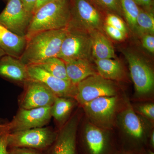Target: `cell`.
<instances>
[{
	"instance_id": "44dd1931",
	"label": "cell",
	"mask_w": 154,
	"mask_h": 154,
	"mask_svg": "<svg viewBox=\"0 0 154 154\" xmlns=\"http://www.w3.org/2000/svg\"><path fill=\"white\" fill-rule=\"evenodd\" d=\"M37 66L46 71L66 81H69L67 75L66 66L64 61L58 57L50 58L37 64Z\"/></svg>"
},
{
	"instance_id": "f1b7e54d",
	"label": "cell",
	"mask_w": 154,
	"mask_h": 154,
	"mask_svg": "<svg viewBox=\"0 0 154 154\" xmlns=\"http://www.w3.org/2000/svg\"><path fill=\"white\" fill-rule=\"evenodd\" d=\"M143 46L149 52H154V36L152 34H145L142 36Z\"/></svg>"
},
{
	"instance_id": "9c48e42d",
	"label": "cell",
	"mask_w": 154,
	"mask_h": 154,
	"mask_svg": "<svg viewBox=\"0 0 154 154\" xmlns=\"http://www.w3.org/2000/svg\"><path fill=\"white\" fill-rule=\"evenodd\" d=\"M51 107L33 109L21 108L11 122H7L10 133L42 127L51 119Z\"/></svg>"
},
{
	"instance_id": "d6a6232c",
	"label": "cell",
	"mask_w": 154,
	"mask_h": 154,
	"mask_svg": "<svg viewBox=\"0 0 154 154\" xmlns=\"http://www.w3.org/2000/svg\"><path fill=\"white\" fill-rule=\"evenodd\" d=\"M53 1H54V0H37L35 12L37 9L39 8L40 7H41L43 5Z\"/></svg>"
},
{
	"instance_id": "3957f363",
	"label": "cell",
	"mask_w": 154,
	"mask_h": 154,
	"mask_svg": "<svg viewBox=\"0 0 154 154\" xmlns=\"http://www.w3.org/2000/svg\"><path fill=\"white\" fill-rule=\"evenodd\" d=\"M92 57L91 39L89 32L69 25L57 57L65 61L76 59L90 61Z\"/></svg>"
},
{
	"instance_id": "d6986e66",
	"label": "cell",
	"mask_w": 154,
	"mask_h": 154,
	"mask_svg": "<svg viewBox=\"0 0 154 154\" xmlns=\"http://www.w3.org/2000/svg\"><path fill=\"white\" fill-rule=\"evenodd\" d=\"M98 74L106 79L119 80L123 76L122 66L114 59L95 60Z\"/></svg>"
},
{
	"instance_id": "5bb4252c",
	"label": "cell",
	"mask_w": 154,
	"mask_h": 154,
	"mask_svg": "<svg viewBox=\"0 0 154 154\" xmlns=\"http://www.w3.org/2000/svg\"><path fill=\"white\" fill-rule=\"evenodd\" d=\"M0 77L25 83L28 80L27 66L19 59L5 55L0 59Z\"/></svg>"
},
{
	"instance_id": "ffe728a7",
	"label": "cell",
	"mask_w": 154,
	"mask_h": 154,
	"mask_svg": "<svg viewBox=\"0 0 154 154\" xmlns=\"http://www.w3.org/2000/svg\"><path fill=\"white\" fill-rule=\"evenodd\" d=\"M139 13L137 19L135 32L141 36L154 33L153 8H143L139 7Z\"/></svg>"
},
{
	"instance_id": "4316f807",
	"label": "cell",
	"mask_w": 154,
	"mask_h": 154,
	"mask_svg": "<svg viewBox=\"0 0 154 154\" xmlns=\"http://www.w3.org/2000/svg\"><path fill=\"white\" fill-rule=\"evenodd\" d=\"M104 28L106 33L111 38L114 40H117V41H122V40H124L126 37V33H124L116 28H113V27L106 25V24L104 25Z\"/></svg>"
},
{
	"instance_id": "4dcf8cb0",
	"label": "cell",
	"mask_w": 154,
	"mask_h": 154,
	"mask_svg": "<svg viewBox=\"0 0 154 154\" xmlns=\"http://www.w3.org/2000/svg\"><path fill=\"white\" fill-rule=\"evenodd\" d=\"M26 11L33 16L35 12L37 0H21Z\"/></svg>"
},
{
	"instance_id": "ba28073f",
	"label": "cell",
	"mask_w": 154,
	"mask_h": 154,
	"mask_svg": "<svg viewBox=\"0 0 154 154\" xmlns=\"http://www.w3.org/2000/svg\"><path fill=\"white\" fill-rule=\"evenodd\" d=\"M128 66L131 76L138 94L149 93L153 88V72L148 64L135 53L128 50L123 51Z\"/></svg>"
},
{
	"instance_id": "8992f818",
	"label": "cell",
	"mask_w": 154,
	"mask_h": 154,
	"mask_svg": "<svg viewBox=\"0 0 154 154\" xmlns=\"http://www.w3.org/2000/svg\"><path fill=\"white\" fill-rule=\"evenodd\" d=\"M76 88L75 98L83 105L96 98L115 96L116 94L115 86L112 82L98 74L81 81L76 85Z\"/></svg>"
},
{
	"instance_id": "1f68e13d",
	"label": "cell",
	"mask_w": 154,
	"mask_h": 154,
	"mask_svg": "<svg viewBox=\"0 0 154 154\" xmlns=\"http://www.w3.org/2000/svg\"><path fill=\"white\" fill-rule=\"evenodd\" d=\"M134 1L138 6H140L142 8L148 9L153 8V0H134Z\"/></svg>"
},
{
	"instance_id": "4fadbf2b",
	"label": "cell",
	"mask_w": 154,
	"mask_h": 154,
	"mask_svg": "<svg viewBox=\"0 0 154 154\" xmlns=\"http://www.w3.org/2000/svg\"><path fill=\"white\" fill-rule=\"evenodd\" d=\"M117 97L103 96L84 104L87 115L95 122L106 124L112 120L115 113Z\"/></svg>"
},
{
	"instance_id": "603a6c76",
	"label": "cell",
	"mask_w": 154,
	"mask_h": 154,
	"mask_svg": "<svg viewBox=\"0 0 154 154\" xmlns=\"http://www.w3.org/2000/svg\"><path fill=\"white\" fill-rule=\"evenodd\" d=\"M122 15L130 28L135 31L137 19L139 13V7L134 0H120Z\"/></svg>"
},
{
	"instance_id": "9a60e30c",
	"label": "cell",
	"mask_w": 154,
	"mask_h": 154,
	"mask_svg": "<svg viewBox=\"0 0 154 154\" xmlns=\"http://www.w3.org/2000/svg\"><path fill=\"white\" fill-rule=\"evenodd\" d=\"M27 42L26 37L15 34L0 24V48L6 55L20 58Z\"/></svg>"
},
{
	"instance_id": "7402d4cb",
	"label": "cell",
	"mask_w": 154,
	"mask_h": 154,
	"mask_svg": "<svg viewBox=\"0 0 154 154\" xmlns=\"http://www.w3.org/2000/svg\"><path fill=\"white\" fill-rule=\"evenodd\" d=\"M74 106V102L69 98L57 97L51 107V116L57 122H63Z\"/></svg>"
},
{
	"instance_id": "8fae6325",
	"label": "cell",
	"mask_w": 154,
	"mask_h": 154,
	"mask_svg": "<svg viewBox=\"0 0 154 154\" xmlns=\"http://www.w3.org/2000/svg\"><path fill=\"white\" fill-rule=\"evenodd\" d=\"M20 102L21 108L33 109L51 107L57 96L42 83L28 79Z\"/></svg>"
},
{
	"instance_id": "30bf717a",
	"label": "cell",
	"mask_w": 154,
	"mask_h": 154,
	"mask_svg": "<svg viewBox=\"0 0 154 154\" xmlns=\"http://www.w3.org/2000/svg\"><path fill=\"white\" fill-rule=\"evenodd\" d=\"M28 79L42 83L57 97L75 98L76 85L70 81L58 78L36 65L27 66Z\"/></svg>"
},
{
	"instance_id": "836d02e7",
	"label": "cell",
	"mask_w": 154,
	"mask_h": 154,
	"mask_svg": "<svg viewBox=\"0 0 154 154\" xmlns=\"http://www.w3.org/2000/svg\"><path fill=\"white\" fill-rule=\"evenodd\" d=\"M117 154H134L132 153H131L129 152H124V153H118ZM143 154H154L153 151H152L151 150H149L148 151H147L146 152H145Z\"/></svg>"
},
{
	"instance_id": "6da1fadb",
	"label": "cell",
	"mask_w": 154,
	"mask_h": 154,
	"mask_svg": "<svg viewBox=\"0 0 154 154\" xmlns=\"http://www.w3.org/2000/svg\"><path fill=\"white\" fill-rule=\"evenodd\" d=\"M66 32L67 28L33 34L27 39L25 50L19 59L29 66L37 64L50 58L57 57Z\"/></svg>"
},
{
	"instance_id": "d4e9b609",
	"label": "cell",
	"mask_w": 154,
	"mask_h": 154,
	"mask_svg": "<svg viewBox=\"0 0 154 154\" xmlns=\"http://www.w3.org/2000/svg\"><path fill=\"white\" fill-rule=\"evenodd\" d=\"M105 23L106 25L116 28L126 34L127 33V28L124 21L116 14L108 13L105 18Z\"/></svg>"
},
{
	"instance_id": "ac0fdd59",
	"label": "cell",
	"mask_w": 154,
	"mask_h": 154,
	"mask_svg": "<svg viewBox=\"0 0 154 154\" xmlns=\"http://www.w3.org/2000/svg\"><path fill=\"white\" fill-rule=\"evenodd\" d=\"M122 123L127 133L135 141L143 142V126L140 119L130 106H128L122 113Z\"/></svg>"
},
{
	"instance_id": "f546056e",
	"label": "cell",
	"mask_w": 154,
	"mask_h": 154,
	"mask_svg": "<svg viewBox=\"0 0 154 154\" xmlns=\"http://www.w3.org/2000/svg\"><path fill=\"white\" fill-rule=\"evenodd\" d=\"M138 110L144 115L151 119H154V105L153 104H146L140 106Z\"/></svg>"
},
{
	"instance_id": "cb8c5ba5",
	"label": "cell",
	"mask_w": 154,
	"mask_h": 154,
	"mask_svg": "<svg viewBox=\"0 0 154 154\" xmlns=\"http://www.w3.org/2000/svg\"><path fill=\"white\" fill-rule=\"evenodd\" d=\"M100 8L108 13L122 15L120 0H91Z\"/></svg>"
},
{
	"instance_id": "277c9868",
	"label": "cell",
	"mask_w": 154,
	"mask_h": 154,
	"mask_svg": "<svg viewBox=\"0 0 154 154\" xmlns=\"http://www.w3.org/2000/svg\"><path fill=\"white\" fill-rule=\"evenodd\" d=\"M57 134L44 126L11 133L8 137V148H29L44 152L54 142Z\"/></svg>"
},
{
	"instance_id": "7a4b0ae2",
	"label": "cell",
	"mask_w": 154,
	"mask_h": 154,
	"mask_svg": "<svg viewBox=\"0 0 154 154\" xmlns=\"http://www.w3.org/2000/svg\"><path fill=\"white\" fill-rule=\"evenodd\" d=\"M71 17L70 0H54L46 3L34 12L25 37L27 39L42 31L67 28Z\"/></svg>"
},
{
	"instance_id": "484cf974",
	"label": "cell",
	"mask_w": 154,
	"mask_h": 154,
	"mask_svg": "<svg viewBox=\"0 0 154 154\" xmlns=\"http://www.w3.org/2000/svg\"><path fill=\"white\" fill-rule=\"evenodd\" d=\"M9 134L7 122H0V154H8V140Z\"/></svg>"
},
{
	"instance_id": "e575fe53",
	"label": "cell",
	"mask_w": 154,
	"mask_h": 154,
	"mask_svg": "<svg viewBox=\"0 0 154 154\" xmlns=\"http://www.w3.org/2000/svg\"><path fill=\"white\" fill-rule=\"evenodd\" d=\"M6 55L5 53L4 52V51L0 48V59H1V58L3 57L4 56Z\"/></svg>"
},
{
	"instance_id": "2e32d148",
	"label": "cell",
	"mask_w": 154,
	"mask_h": 154,
	"mask_svg": "<svg viewBox=\"0 0 154 154\" xmlns=\"http://www.w3.org/2000/svg\"><path fill=\"white\" fill-rule=\"evenodd\" d=\"M91 39L92 57L95 60L115 59V51L111 42L100 30L89 32Z\"/></svg>"
},
{
	"instance_id": "83f0119b",
	"label": "cell",
	"mask_w": 154,
	"mask_h": 154,
	"mask_svg": "<svg viewBox=\"0 0 154 154\" xmlns=\"http://www.w3.org/2000/svg\"><path fill=\"white\" fill-rule=\"evenodd\" d=\"M8 154H44L43 152L36 149L25 147L8 148Z\"/></svg>"
},
{
	"instance_id": "e0dca14e",
	"label": "cell",
	"mask_w": 154,
	"mask_h": 154,
	"mask_svg": "<svg viewBox=\"0 0 154 154\" xmlns=\"http://www.w3.org/2000/svg\"><path fill=\"white\" fill-rule=\"evenodd\" d=\"M69 80L76 85L91 76L97 74L90 61L86 60H71L64 61Z\"/></svg>"
},
{
	"instance_id": "7c38bea8",
	"label": "cell",
	"mask_w": 154,
	"mask_h": 154,
	"mask_svg": "<svg viewBox=\"0 0 154 154\" xmlns=\"http://www.w3.org/2000/svg\"><path fill=\"white\" fill-rule=\"evenodd\" d=\"M78 119L73 117L57 133L51 146L44 154H78L77 148Z\"/></svg>"
},
{
	"instance_id": "52a82bcc",
	"label": "cell",
	"mask_w": 154,
	"mask_h": 154,
	"mask_svg": "<svg viewBox=\"0 0 154 154\" xmlns=\"http://www.w3.org/2000/svg\"><path fill=\"white\" fill-rule=\"evenodd\" d=\"M32 17L21 0H8L5 8L0 14V24L15 34L25 37Z\"/></svg>"
},
{
	"instance_id": "5b68a950",
	"label": "cell",
	"mask_w": 154,
	"mask_h": 154,
	"mask_svg": "<svg viewBox=\"0 0 154 154\" xmlns=\"http://www.w3.org/2000/svg\"><path fill=\"white\" fill-rule=\"evenodd\" d=\"M70 22L69 25L81 28L88 32L101 30V14L89 0H70Z\"/></svg>"
}]
</instances>
